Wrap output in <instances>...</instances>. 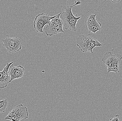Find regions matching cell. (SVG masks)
Segmentation results:
<instances>
[{"mask_svg": "<svg viewBox=\"0 0 122 121\" xmlns=\"http://www.w3.org/2000/svg\"><path fill=\"white\" fill-rule=\"evenodd\" d=\"M82 4L81 1L80 0L76 1L75 2V4L72 6H65L63 7L64 10V12L61 13L60 16V19L63 23L64 27L65 29L66 30L69 29L72 31H76L77 30V28L76 27V24L77 23L78 20L81 19V17H83L86 14L91 11L96 7H97L99 5H100L101 4L98 5L97 6L94 8H92L90 10L87 12H86L83 15L80 16V17H76L74 16L72 13V10L73 7L78 5L81 4Z\"/></svg>", "mask_w": 122, "mask_h": 121, "instance_id": "1", "label": "cell"}, {"mask_svg": "<svg viewBox=\"0 0 122 121\" xmlns=\"http://www.w3.org/2000/svg\"><path fill=\"white\" fill-rule=\"evenodd\" d=\"M76 45L83 52L93 53V50L96 46H102L93 34L81 35L76 40Z\"/></svg>", "mask_w": 122, "mask_h": 121, "instance_id": "2", "label": "cell"}, {"mask_svg": "<svg viewBox=\"0 0 122 121\" xmlns=\"http://www.w3.org/2000/svg\"><path fill=\"white\" fill-rule=\"evenodd\" d=\"M122 59V55L118 53L112 55L111 52L109 51L105 53L102 61L107 68V73L113 72L117 73L120 72V63Z\"/></svg>", "mask_w": 122, "mask_h": 121, "instance_id": "3", "label": "cell"}, {"mask_svg": "<svg viewBox=\"0 0 122 121\" xmlns=\"http://www.w3.org/2000/svg\"><path fill=\"white\" fill-rule=\"evenodd\" d=\"M61 13L56 15L49 24L43 29V31L47 36H51L60 33H64L63 30V23L60 18Z\"/></svg>", "mask_w": 122, "mask_h": 121, "instance_id": "4", "label": "cell"}, {"mask_svg": "<svg viewBox=\"0 0 122 121\" xmlns=\"http://www.w3.org/2000/svg\"><path fill=\"white\" fill-rule=\"evenodd\" d=\"M29 116L28 109L26 106L20 104L15 107L10 111L5 120H10L11 121H20L22 119L28 118Z\"/></svg>", "mask_w": 122, "mask_h": 121, "instance_id": "5", "label": "cell"}, {"mask_svg": "<svg viewBox=\"0 0 122 121\" xmlns=\"http://www.w3.org/2000/svg\"><path fill=\"white\" fill-rule=\"evenodd\" d=\"M3 46L10 53H16L22 49V42L17 37L6 38L2 40Z\"/></svg>", "mask_w": 122, "mask_h": 121, "instance_id": "6", "label": "cell"}, {"mask_svg": "<svg viewBox=\"0 0 122 121\" xmlns=\"http://www.w3.org/2000/svg\"><path fill=\"white\" fill-rule=\"evenodd\" d=\"M55 16L50 17L49 15L44 13L38 14L35 18L33 23V26L36 32L40 33H43V29L45 26L46 24H49Z\"/></svg>", "mask_w": 122, "mask_h": 121, "instance_id": "7", "label": "cell"}, {"mask_svg": "<svg viewBox=\"0 0 122 121\" xmlns=\"http://www.w3.org/2000/svg\"><path fill=\"white\" fill-rule=\"evenodd\" d=\"M97 14H91L85 19V28L90 34H95L101 30L102 25L95 18Z\"/></svg>", "mask_w": 122, "mask_h": 121, "instance_id": "8", "label": "cell"}, {"mask_svg": "<svg viewBox=\"0 0 122 121\" xmlns=\"http://www.w3.org/2000/svg\"><path fill=\"white\" fill-rule=\"evenodd\" d=\"M24 72L25 69L22 66L14 67L13 64H12L10 66L8 70V74L10 77V83L14 80L23 77Z\"/></svg>", "mask_w": 122, "mask_h": 121, "instance_id": "9", "label": "cell"}, {"mask_svg": "<svg viewBox=\"0 0 122 121\" xmlns=\"http://www.w3.org/2000/svg\"><path fill=\"white\" fill-rule=\"evenodd\" d=\"M14 62L10 63H7L6 65L4 67L3 71H0V89L6 87L10 83V77L8 74V70L10 66Z\"/></svg>", "mask_w": 122, "mask_h": 121, "instance_id": "10", "label": "cell"}, {"mask_svg": "<svg viewBox=\"0 0 122 121\" xmlns=\"http://www.w3.org/2000/svg\"><path fill=\"white\" fill-rule=\"evenodd\" d=\"M8 104V102L7 99H3L0 101V113L6 111Z\"/></svg>", "mask_w": 122, "mask_h": 121, "instance_id": "11", "label": "cell"}, {"mask_svg": "<svg viewBox=\"0 0 122 121\" xmlns=\"http://www.w3.org/2000/svg\"><path fill=\"white\" fill-rule=\"evenodd\" d=\"M120 120L119 115H115L114 118L110 119V121H121Z\"/></svg>", "mask_w": 122, "mask_h": 121, "instance_id": "12", "label": "cell"}, {"mask_svg": "<svg viewBox=\"0 0 122 121\" xmlns=\"http://www.w3.org/2000/svg\"><path fill=\"white\" fill-rule=\"evenodd\" d=\"M110 1H111V2H112V3H116L120 1V0H110Z\"/></svg>", "mask_w": 122, "mask_h": 121, "instance_id": "13", "label": "cell"}]
</instances>
